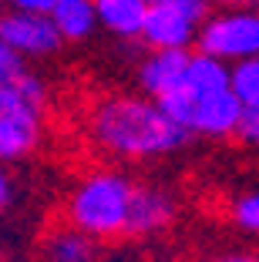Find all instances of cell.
<instances>
[{
  "mask_svg": "<svg viewBox=\"0 0 259 262\" xmlns=\"http://www.w3.org/2000/svg\"><path fill=\"white\" fill-rule=\"evenodd\" d=\"M212 14V0H155L148 4L142 44L145 47H192L202 24Z\"/></svg>",
  "mask_w": 259,
  "mask_h": 262,
  "instance_id": "obj_6",
  "label": "cell"
},
{
  "mask_svg": "<svg viewBox=\"0 0 259 262\" xmlns=\"http://www.w3.org/2000/svg\"><path fill=\"white\" fill-rule=\"evenodd\" d=\"M101 262H152V259H148V255H142V252H135V249H122V252L105 255Z\"/></svg>",
  "mask_w": 259,
  "mask_h": 262,
  "instance_id": "obj_19",
  "label": "cell"
},
{
  "mask_svg": "<svg viewBox=\"0 0 259 262\" xmlns=\"http://www.w3.org/2000/svg\"><path fill=\"white\" fill-rule=\"evenodd\" d=\"M10 199H14V182H10L7 168H4V162H0V215L10 208Z\"/></svg>",
  "mask_w": 259,
  "mask_h": 262,
  "instance_id": "obj_17",
  "label": "cell"
},
{
  "mask_svg": "<svg viewBox=\"0 0 259 262\" xmlns=\"http://www.w3.org/2000/svg\"><path fill=\"white\" fill-rule=\"evenodd\" d=\"M135 178L122 168H91L68 188L61 205V219L84 229L98 242L128 239Z\"/></svg>",
  "mask_w": 259,
  "mask_h": 262,
  "instance_id": "obj_2",
  "label": "cell"
},
{
  "mask_svg": "<svg viewBox=\"0 0 259 262\" xmlns=\"http://www.w3.org/2000/svg\"><path fill=\"white\" fill-rule=\"evenodd\" d=\"M47 104V81L34 71H24L17 81H0V162H21L41 148Z\"/></svg>",
  "mask_w": 259,
  "mask_h": 262,
  "instance_id": "obj_3",
  "label": "cell"
},
{
  "mask_svg": "<svg viewBox=\"0 0 259 262\" xmlns=\"http://www.w3.org/2000/svg\"><path fill=\"white\" fill-rule=\"evenodd\" d=\"M243 4H249V7H259V0H243Z\"/></svg>",
  "mask_w": 259,
  "mask_h": 262,
  "instance_id": "obj_22",
  "label": "cell"
},
{
  "mask_svg": "<svg viewBox=\"0 0 259 262\" xmlns=\"http://www.w3.org/2000/svg\"><path fill=\"white\" fill-rule=\"evenodd\" d=\"M0 37L14 47L24 61H47L61 51L68 40L61 37L51 14H27V10H4L0 17Z\"/></svg>",
  "mask_w": 259,
  "mask_h": 262,
  "instance_id": "obj_7",
  "label": "cell"
},
{
  "mask_svg": "<svg viewBox=\"0 0 259 262\" xmlns=\"http://www.w3.org/2000/svg\"><path fill=\"white\" fill-rule=\"evenodd\" d=\"M162 108L175 118L192 138H209V141L239 138L246 115H249L232 88H219V91H206V94L172 91L162 98Z\"/></svg>",
  "mask_w": 259,
  "mask_h": 262,
  "instance_id": "obj_4",
  "label": "cell"
},
{
  "mask_svg": "<svg viewBox=\"0 0 259 262\" xmlns=\"http://www.w3.org/2000/svg\"><path fill=\"white\" fill-rule=\"evenodd\" d=\"M198 51L219 57L226 64L259 57V7H226L209 14L198 31Z\"/></svg>",
  "mask_w": 259,
  "mask_h": 262,
  "instance_id": "obj_5",
  "label": "cell"
},
{
  "mask_svg": "<svg viewBox=\"0 0 259 262\" xmlns=\"http://www.w3.org/2000/svg\"><path fill=\"white\" fill-rule=\"evenodd\" d=\"M229 88L236 91V98L243 101L246 111H256L259 108V57H249V61H236V64H232Z\"/></svg>",
  "mask_w": 259,
  "mask_h": 262,
  "instance_id": "obj_13",
  "label": "cell"
},
{
  "mask_svg": "<svg viewBox=\"0 0 259 262\" xmlns=\"http://www.w3.org/2000/svg\"><path fill=\"white\" fill-rule=\"evenodd\" d=\"M57 0H7L10 10H27V14H51Z\"/></svg>",
  "mask_w": 259,
  "mask_h": 262,
  "instance_id": "obj_16",
  "label": "cell"
},
{
  "mask_svg": "<svg viewBox=\"0 0 259 262\" xmlns=\"http://www.w3.org/2000/svg\"><path fill=\"white\" fill-rule=\"evenodd\" d=\"M0 262H4V252H0Z\"/></svg>",
  "mask_w": 259,
  "mask_h": 262,
  "instance_id": "obj_24",
  "label": "cell"
},
{
  "mask_svg": "<svg viewBox=\"0 0 259 262\" xmlns=\"http://www.w3.org/2000/svg\"><path fill=\"white\" fill-rule=\"evenodd\" d=\"M24 71H31V68H27V61L17 54L7 40L0 37V81H17Z\"/></svg>",
  "mask_w": 259,
  "mask_h": 262,
  "instance_id": "obj_15",
  "label": "cell"
},
{
  "mask_svg": "<svg viewBox=\"0 0 259 262\" xmlns=\"http://www.w3.org/2000/svg\"><path fill=\"white\" fill-rule=\"evenodd\" d=\"M84 141L114 162H155L182 151L192 135L162 108L158 98L142 91L98 94L81 111Z\"/></svg>",
  "mask_w": 259,
  "mask_h": 262,
  "instance_id": "obj_1",
  "label": "cell"
},
{
  "mask_svg": "<svg viewBox=\"0 0 259 262\" xmlns=\"http://www.w3.org/2000/svg\"><path fill=\"white\" fill-rule=\"evenodd\" d=\"M105 242L88 235L84 229L71 225L68 219H54L41 235L37 246V262H101Z\"/></svg>",
  "mask_w": 259,
  "mask_h": 262,
  "instance_id": "obj_10",
  "label": "cell"
},
{
  "mask_svg": "<svg viewBox=\"0 0 259 262\" xmlns=\"http://www.w3.org/2000/svg\"><path fill=\"white\" fill-rule=\"evenodd\" d=\"M145 4H155V0H145Z\"/></svg>",
  "mask_w": 259,
  "mask_h": 262,
  "instance_id": "obj_23",
  "label": "cell"
},
{
  "mask_svg": "<svg viewBox=\"0 0 259 262\" xmlns=\"http://www.w3.org/2000/svg\"><path fill=\"white\" fill-rule=\"evenodd\" d=\"M101 31L118 40H142L148 4L145 0H94Z\"/></svg>",
  "mask_w": 259,
  "mask_h": 262,
  "instance_id": "obj_11",
  "label": "cell"
},
{
  "mask_svg": "<svg viewBox=\"0 0 259 262\" xmlns=\"http://www.w3.org/2000/svg\"><path fill=\"white\" fill-rule=\"evenodd\" d=\"M189 57H192V47H148V54L135 68L138 91L148 94V98H158V101L165 94H172L182 84Z\"/></svg>",
  "mask_w": 259,
  "mask_h": 262,
  "instance_id": "obj_9",
  "label": "cell"
},
{
  "mask_svg": "<svg viewBox=\"0 0 259 262\" xmlns=\"http://www.w3.org/2000/svg\"><path fill=\"white\" fill-rule=\"evenodd\" d=\"M229 222L246 235H259V188H246L229 202Z\"/></svg>",
  "mask_w": 259,
  "mask_h": 262,
  "instance_id": "obj_14",
  "label": "cell"
},
{
  "mask_svg": "<svg viewBox=\"0 0 259 262\" xmlns=\"http://www.w3.org/2000/svg\"><path fill=\"white\" fill-rule=\"evenodd\" d=\"M256 262H259V255H256Z\"/></svg>",
  "mask_w": 259,
  "mask_h": 262,
  "instance_id": "obj_25",
  "label": "cell"
},
{
  "mask_svg": "<svg viewBox=\"0 0 259 262\" xmlns=\"http://www.w3.org/2000/svg\"><path fill=\"white\" fill-rule=\"evenodd\" d=\"M198 262H256V255H246V252H215V255H206Z\"/></svg>",
  "mask_w": 259,
  "mask_h": 262,
  "instance_id": "obj_20",
  "label": "cell"
},
{
  "mask_svg": "<svg viewBox=\"0 0 259 262\" xmlns=\"http://www.w3.org/2000/svg\"><path fill=\"white\" fill-rule=\"evenodd\" d=\"M178 219V199L158 182H138L135 199H131V222L128 239H155L168 232Z\"/></svg>",
  "mask_w": 259,
  "mask_h": 262,
  "instance_id": "obj_8",
  "label": "cell"
},
{
  "mask_svg": "<svg viewBox=\"0 0 259 262\" xmlns=\"http://www.w3.org/2000/svg\"><path fill=\"white\" fill-rule=\"evenodd\" d=\"M239 138H246L249 145L259 148V108L246 115V124H243V135H239Z\"/></svg>",
  "mask_w": 259,
  "mask_h": 262,
  "instance_id": "obj_18",
  "label": "cell"
},
{
  "mask_svg": "<svg viewBox=\"0 0 259 262\" xmlns=\"http://www.w3.org/2000/svg\"><path fill=\"white\" fill-rule=\"evenodd\" d=\"M4 262H7V259H4Z\"/></svg>",
  "mask_w": 259,
  "mask_h": 262,
  "instance_id": "obj_26",
  "label": "cell"
},
{
  "mask_svg": "<svg viewBox=\"0 0 259 262\" xmlns=\"http://www.w3.org/2000/svg\"><path fill=\"white\" fill-rule=\"evenodd\" d=\"M4 10H7V0H0V17H4Z\"/></svg>",
  "mask_w": 259,
  "mask_h": 262,
  "instance_id": "obj_21",
  "label": "cell"
},
{
  "mask_svg": "<svg viewBox=\"0 0 259 262\" xmlns=\"http://www.w3.org/2000/svg\"><path fill=\"white\" fill-rule=\"evenodd\" d=\"M51 20L57 24L64 40H88L101 27L94 0H57L51 10Z\"/></svg>",
  "mask_w": 259,
  "mask_h": 262,
  "instance_id": "obj_12",
  "label": "cell"
}]
</instances>
